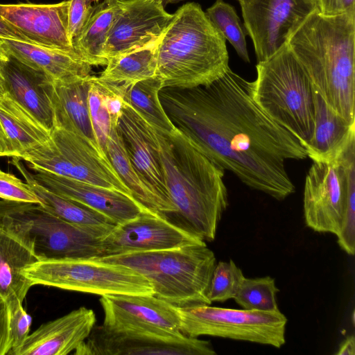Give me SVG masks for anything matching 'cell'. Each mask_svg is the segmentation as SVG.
Listing matches in <instances>:
<instances>
[{
  "label": "cell",
  "instance_id": "6da1fadb",
  "mask_svg": "<svg viewBox=\"0 0 355 355\" xmlns=\"http://www.w3.org/2000/svg\"><path fill=\"white\" fill-rule=\"evenodd\" d=\"M159 97L175 128L246 186L279 200L295 192L285 164L306 159L305 149L257 105L253 82L229 68L209 85L163 87Z\"/></svg>",
  "mask_w": 355,
  "mask_h": 355
},
{
  "label": "cell",
  "instance_id": "7a4b0ae2",
  "mask_svg": "<svg viewBox=\"0 0 355 355\" xmlns=\"http://www.w3.org/2000/svg\"><path fill=\"white\" fill-rule=\"evenodd\" d=\"M156 132L165 182L175 208L168 220L205 242L214 241L228 206L225 170L177 129L169 135Z\"/></svg>",
  "mask_w": 355,
  "mask_h": 355
},
{
  "label": "cell",
  "instance_id": "3957f363",
  "mask_svg": "<svg viewBox=\"0 0 355 355\" xmlns=\"http://www.w3.org/2000/svg\"><path fill=\"white\" fill-rule=\"evenodd\" d=\"M286 44L315 91L349 124H355V13L313 10Z\"/></svg>",
  "mask_w": 355,
  "mask_h": 355
},
{
  "label": "cell",
  "instance_id": "277c9868",
  "mask_svg": "<svg viewBox=\"0 0 355 355\" xmlns=\"http://www.w3.org/2000/svg\"><path fill=\"white\" fill-rule=\"evenodd\" d=\"M156 58L157 76L164 87L207 85L230 68L226 40L194 2L173 14L158 41Z\"/></svg>",
  "mask_w": 355,
  "mask_h": 355
},
{
  "label": "cell",
  "instance_id": "5b68a950",
  "mask_svg": "<svg viewBox=\"0 0 355 355\" xmlns=\"http://www.w3.org/2000/svg\"><path fill=\"white\" fill-rule=\"evenodd\" d=\"M97 259L137 272L155 296L178 307L211 304L207 294L216 259L206 243Z\"/></svg>",
  "mask_w": 355,
  "mask_h": 355
},
{
  "label": "cell",
  "instance_id": "8992f818",
  "mask_svg": "<svg viewBox=\"0 0 355 355\" xmlns=\"http://www.w3.org/2000/svg\"><path fill=\"white\" fill-rule=\"evenodd\" d=\"M114 227L79 226L40 204L0 200V230L29 248L39 261L100 257L102 240Z\"/></svg>",
  "mask_w": 355,
  "mask_h": 355
},
{
  "label": "cell",
  "instance_id": "52a82bcc",
  "mask_svg": "<svg viewBox=\"0 0 355 355\" xmlns=\"http://www.w3.org/2000/svg\"><path fill=\"white\" fill-rule=\"evenodd\" d=\"M256 69L254 101L304 147L313 135L315 116V89L304 69L287 44Z\"/></svg>",
  "mask_w": 355,
  "mask_h": 355
},
{
  "label": "cell",
  "instance_id": "ba28073f",
  "mask_svg": "<svg viewBox=\"0 0 355 355\" xmlns=\"http://www.w3.org/2000/svg\"><path fill=\"white\" fill-rule=\"evenodd\" d=\"M23 274L33 285L101 296L154 294L151 284L142 275L97 258L38 261L25 268Z\"/></svg>",
  "mask_w": 355,
  "mask_h": 355
},
{
  "label": "cell",
  "instance_id": "9c48e42d",
  "mask_svg": "<svg viewBox=\"0 0 355 355\" xmlns=\"http://www.w3.org/2000/svg\"><path fill=\"white\" fill-rule=\"evenodd\" d=\"M19 159L36 172L53 173L132 197L107 158L87 140L62 128L54 127L47 142Z\"/></svg>",
  "mask_w": 355,
  "mask_h": 355
},
{
  "label": "cell",
  "instance_id": "30bf717a",
  "mask_svg": "<svg viewBox=\"0 0 355 355\" xmlns=\"http://www.w3.org/2000/svg\"><path fill=\"white\" fill-rule=\"evenodd\" d=\"M180 333L210 336L268 345H284L287 318L281 311H259L198 304L178 307Z\"/></svg>",
  "mask_w": 355,
  "mask_h": 355
},
{
  "label": "cell",
  "instance_id": "8fae6325",
  "mask_svg": "<svg viewBox=\"0 0 355 355\" xmlns=\"http://www.w3.org/2000/svg\"><path fill=\"white\" fill-rule=\"evenodd\" d=\"M355 181V137L331 162H313L306 178L303 209L306 226L337 235L349 188Z\"/></svg>",
  "mask_w": 355,
  "mask_h": 355
},
{
  "label": "cell",
  "instance_id": "7c38bea8",
  "mask_svg": "<svg viewBox=\"0 0 355 355\" xmlns=\"http://www.w3.org/2000/svg\"><path fill=\"white\" fill-rule=\"evenodd\" d=\"M76 355H215L209 340L182 334L163 335L137 329L94 326Z\"/></svg>",
  "mask_w": 355,
  "mask_h": 355
},
{
  "label": "cell",
  "instance_id": "4fadbf2b",
  "mask_svg": "<svg viewBox=\"0 0 355 355\" xmlns=\"http://www.w3.org/2000/svg\"><path fill=\"white\" fill-rule=\"evenodd\" d=\"M241 8L245 28L260 62L286 44L292 32L317 6L311 0H248Z\"/></svg>",
  "mask_w": 355,
  "mask_h": 355
},
{
  "label": "cell",
  "instance_id": "5bb4252c",
  "mask_svg": "<svg viewBox=\"0 0 355 355\" xmlns=\"http://www.w3.org/2000/svg\"><path fill=\"white\" fill-rule=\"evenodd\" d=\"M205 243L164 217L145 210L132 219L115 225L102 240L101 257Z\"/></svg>",
  "mask_w": 355,
  "mask_h": 355
},
{
  "label": "cell",
  "instance_id": "9a60e30c",
  "mask_svg": "<svg viewBox=\"0 0 355 355\" xmlns=\"http://www.w3.org/2000/svg\"><path fill=\"white\" fill-rule=\"evenodd\" d=\"M172 17L162 1L120 0V10L103 49L105 58L107 60L157 42Z\"/></svg>",
  "mask_w": 355,
  "mask_h": 355
},
{
  "label": "cell",
  "instance_id": "2e32d148",
  "mask_svg": "<svg viewBox=\"0 0 355 355\" xmlns=\"http://www.w3.org/2000/svg\"><path fill=\"white\" fill-rule=\"evenodd\" d=\"M99 301L105 327L163 335L181 334L178 307L154 295H103Z\"/></svg>",
  "mask_w": 355,
  "mask_h": 355
},
{
  "label": "cell",
  "instance_id": "e0dca14e",
  "mask_svg": "<svg viewBox=\"0 0 355 355\" xmlns=\"http://www.w3.org/2000/svg\"><path fill=\"white\" fill-rule=\"evenodd\" d=\"M116 128L132 165L165 207L168 220L175 208L165 182L155 129L125 101Z\"/></svg>",
  "mask_w": 355,
  "mask_h": 355
},
{
  "label": "cell",
  "instance_id": "ac0fdd59",
  "mask_svg": "<svg viewBox=\"0 0 355 355\" xmlns=\"http://www.w3.org/2000/svg\"><path fill=\"white\" fill-rule=\"evenodd\" d=\"M68 0L53 4H0V17L32 44L77 53L68 35Z\"/></svg>",
  "mask_w": 355,
  "mask_h": 355
},
{
  "label": "cell",
  "instance_id": "d6986e66",
  "mask_svg": "<svg viewBox=\"0 0 355 355\" xmlns=\"http://www.w3.org/2000/svg\"><path fill=\"white\" fill-rule=\"evenodd\" d=\"M33 176L50 191L101 213L116 225L147 210L132 197L117 190L44 171H37Z\"/></svg>",
  "mask_w": 355,
  "mask_h": 355
},
{
  "label": "cell",
  "instance_id": "ffe728a7",
  "mask_svg": "<svg viewBox=\"0 0 355 355\" xmlns=\"http://www.w3.org/2000/svg\"><path fill=\"white\" fill-rule=\"evenodd\" d=\"M96 320L92 309L81 306L42 324L7 355H67L88 338Z\"/></svg>",
  "mask_w": 355,
  "mask_h": 355
},
{
  "label": "cell",
  "instance_id": "44dd1931",
  "mask_svg": "<svg viewBox=\"0 0 355 355\" xmlns=\"http://www.w3.org/2000/svg\"><path fill=\"white\" fill-rule=\"evenodd\" d=\"M6 92L51 131L54 115L51 100L53 80L10 55L4 67Z\"/></svg>",
  "mask_w": 355,
  "mask_h": 355
},
{
  "label": "cell",
  "instance_id": "7402d4cb",
  "mask_svg": "<svg viewBox=\"0 0 355 355\" xmlns=\"http://www.w3.org/2000/svg\"><path fill=\"white\" fill-rule=\"evenodd\" d=\"M51 132L8 92L0 98V157L20 158L47 142Z\"/></svg>",
  "mask_w": 355,
  "mask_h": 355
},
{
  "label": "cell",
  "instance_id": "603a6c76",
  "mask_svg": "<svg viewBox=\"0 0 355 355\" xmlns=\"http://www.w3.org/2000/svg\"><path fill=\"white\" fill-rule=\"evenodd\" d=\"M92 76L53 80L51 100L53 128L60 127L80 135L101 153L89 114L88 93Z\"/></svg>",
  "mask_w": 355,
  "mask_h": 355
},
{
  "label": "cell",
  "instance_id": "cb8c5ba5",
  "mask_svg": "<svg viewBox=\"0 0 355 355\" xmlns=\"http://www.w3.org/2000/svg\"><path fill=\"white\" fill-rule=\"evenodd\" d=\"M3 40L10 55L28 67L43 72L53 80L91 75L92 66L77 53L19 40Z\"/></svg>",
  "mask_w": 355,
  "mask_h": 355
},
{
  "label": "cell",
  "instance_id": "d4e9b609",
  "mask_svg": "<svg viewBox=\"0 0 355 355\" xmlns=\"http://www.w3.org/2000/svg\"><path fill=\"white\" fill-rule=\"evenodd\" d=\"M315 101L313 133L304 148L313 162H331L355 136V124L336 114L315 91Z\"/></svg>",
  "mask_w": 355,
  "mask_h": 355
},
{
  "label": "cell",
  "instance_id": "484cf974",
  "mask_svg": "<svg viewBox=\"0 0 355 355\" xmlns=\"http://www.w3.org/2000/svg\"><path fill=\"white\" fill-rule=\"evenodd\" d=\"M38 261L29 248L0 230V295L7 304L17 299L23 303L34 286L23 270Z\"/></svg>",
  "mask_w": 355,
  "mask_h": 355
},
{
  "label": "cell",
  "instance_id": "4316f807",
  "mask_svg": "<svg viewBox=\"0 0 355 355\" xmlns=\"http://www.w3.org/2000/svg\"><path fill=\"white\" fill-rule=\"evenodd\" d=\"M11 163L23 175L29 188L40 200L44 208L58 218L73 225L84 227H104L116 224L101 213L78 202L66 198L40 184L17 157Z\"/></svg>",
  "mask_w": 355,
  "mask_h": 355
},
{
  "label": "cell",
  "instance_id": "83f0119b",
  "mask_svg": "<svg viewBox=\"0 0 355 355\" xmlns=\"http://www.w3.org/2000/svg\"><path fill=\"white\" fill-rule=\"evenodd\" d=\"M120 0H103L95 5L90 18L76 40L73 48L91 66H105L103 49L116 17Z\"/></svg>",
  "mask_w": 355,
  "mask_h": 355
},
{
  "label": "cell",
  "instance_id": "f1b7e54d",
  "mask_svg": "<svg viewBox=\"0 0 355 355\" xmlns=\"http://www.w3.org/2000/svg\"><path fill=\"white\" fill-rule=\"evenodd\" d=\"M107 157L133 198L146 209L166 218L165 207L132 165L116 126L112 128L107 139Z\"/></svg>",
  "mask_w": 355,
  "mask_h": 355
},
{
  "label": "cell",
  "instance_id": "f546056e",
  "mask_svg": "<svg viewBox=\"0 0 355 355\" xmlns=\"http://www.w3.org/2000/svg\"><path fill=\"white\" fill-rule=\"evenodd\" d=\"M121 87L123 100L156 130L169 135L176 130L159 100V92L164 87L159 77L130 84L121 83Z\"/></svg>",
  "mask_w": 355,
  "mask_h": 355
},
{
  "label": "cell",
  "instance_id": "4dcf8cb0",
  "mask_svg": "<svg viewBox=\"0 0 355 355\" xmlns=\"http://www.w3.org/2000/svg\"><path fill=\"white\" fill-rule=\"evenodd\" d=\"M157 43L109 58L98 78L107 83L130 84L157 76Z\"/></svg>",
  "mask_w": 355,
  "mask_h": 355
},
{
  "label": "cell",
  "instance_id": "1f68e13d",
  "mask_svg": "<svg viewBox=\"0 0 355 355\" xmlns=\"http://www.w3.org/2000/svg\"><path fill=\"white\" fill-rule=\"evenodd\" d=\"M205 13L225 39L230 42L238 55L244 62L250 63L245 34L234 7L223 0H216Z\"/></svg>",
  "mask_w": 355,
  "mask_h": 355
},
{
  "label": "cell",
  "instance_id": "d6a6232c",
  "mask_svg": "<svg viewBox=\"0 0 355 355\" xmlns=\"http://www.w3.org/2000/svg\"><path fill=\"white\" fill-rule=\"evenodd\" d=\"M279 291L272 277H244L234 300L244 309L275 311H279L276 302V294Z\"/></svg>",
  "mask_w": 355,
  "mask_h": 355
},
{
  "label": "cell",
  "instance_id": "836d02e7",
  "mask_svg": "<svg viewBox=\"0 0 355 355\" xmlns=\"http://www.w3.org/2000/svg\"><path fill=\"white\" fill-rule=\"evenodd\" d=\"M89 114L93 131L101 153L107 157V144L113 126L106 103V86L98 77L92 76L88 93ZM108 159V158H107Z\"/></svg>",
  "mask_w": 355,
  "mask_h": 355
},
{
  "label": "cell",
  "instance_id": "e575fe53",
  "mask_svg": "<svg viewBox=\"0 0 355 355\" xmlns=\"http://www.w3.org/2000/svg\"><path fill=\"white\" fill-rule=\"evenodd\" d=\"M244 278L242 270L232 261H219L214 269L207 297L214 302L234 299Z\"/></svg>",
  "mask_w": 355,
  "mask_h": 355
},
{
  "label": "cell",
  "instance_id": "d590c367",
  "mask_svg": "<svg viewBox=\"0 0 355 355\" xmlns=\"http://www.w3.org/2000/svg\"><path fill=\"white\" fill-rule=\"evenodd\" d=\"M336 236L341 249L348 254L354 255L355 251V181L349 186L340 229Z\"/></svg>",
  "mask_w": 355,
  "mask_h": 355
},
{
  "label": "cell",
  "instance_id": "8d00e7d4",
  "mask_svg": "<svg viewBox=\"0 0 355 355\" xmlns=\"http://www.w3.org/2000/svg\"><path fill=\"white\" fill-rule=\"evenodd\" d=\"M99 0H68V35L73 46Z\"/></svg>",
  "mask_w": 355,
  "mask_h": 355
},
{
  "label": "cell",
  "instance_id": "74e56055",
  "mask_svg": "<svg viewBox=\"0 0 355 355\" xmlns=\"http://www.w3.org/2000/svg\"><path fill=\"white\" fill-rule=\"evenodd\" d=\"M7 305L9 309L10 349H13L21 345L28 336L31 318L19 300H12Z\"/></svg>",
  "mask_w": 355,
  "mask_h": 355
},
{
  "label": "cell",
  "instance_id": "f35d334b",
  "mask_svg": "<svg viewBox=\"0 0 355 355\" xmlns=\"http://www.w3.org/2000/svg\"><path fill=\"white\" fill-rule=\"evenodd\" d=\"M0 198L6 200L40 204V200L26 182L0 169Z\"/></svg>",
  "mask_w": 355,
  "mask_h": 355
},
{
  "label": "cell",
  "instance_id": "ab89813d",
  "mask_svg": "<svg viewBox=\"0 0 355 355\" xmlns=\"http://www.w3.org/2000/svg\"><path fill=\"white\" fill-rule=\"evenodd\" d=\"M11 348L9 328V309L0 295V355H7Z\"/></svg>",
  "mask_w": 355,
  "mask_h": 355
},
{
  "label": "cell",
  "instance_id": "60d3db41",
  "mask_svg": "<svg viewBox=\"0 0 355 355\" xmlns=\"http://www.w3.org/2000/svg\"><path fill=\"white\" fill-rule=\"evenodd\" d=\"M317 8L324 15H336L345 12L342 0H318Z\"/></svg>",
  "mask_w": 355,
  "mask_h": 355
},
{
  "label": "cell",
  "instance_id": "b9f144b4",
  "mask_svg": "<svg viewBox=\"0 0 355 355\" xmlns=\"http://www.w3.org/2000/svg\"><path fill=\"white\" fill-rule=\"evenodd\" d=\"M0 38L31 43L20 32L0 17Z\"/></svg>",
  "mask_w": 355,
  "mask_h": 355
},
{
  "label": "cell",
  "instance_id": "7bdbcfd3",
  "mask_svg": "<svg viewBox=\"0 0 355 355\" xmlns=\"http://www.w3.org/2000/svg\"><path fill=\"white\" fill-rule=\"evenodd\" d=\"M9 57L10 53L7 49L4 40L0 38V98L6 93L4 67Z\"/></svg>",
  "mask_w": 355,
  "mask_h": 355
},
{
  "label": "cell",
  "instance_id": "ee69618b",
  "mask_svg": "<svg viewBox=\"0 0 355 355\" xmlns=\"http://www.w3.org/2000/svg\"><path fill=\"white\" fill-rule=\"evenodd\" d=\"M336 355H355V338L347 336L340 345Z\"/></svg>",
  "mask_w": 355,
  "mask_h": 355
},
{
  "label": "cell",
  "instance_id": "f6af8a7d",
  "mask_svg": "<svg viewBox=\"0 0 355 355\" xmlns=\"http://www.w3.org/2000/svg\"><path fill=\"white\" fill-rule=\"evenodd\" d=\"M345 12L355 13V0H342Z\"/></svg>",
  "mask_w": 355,
  "mask_h": 355
},
{
  "label": "cell",
  "instance_id": "bcb514c9",
  "mask_svg": "<svg viewBox=\"0 0 355 355\" xmlns=\"http://www.w3.org/2000/svg\"><path fill=\"white\" fill-rule=\"evenodd\" d=\"M182 1H184V0H163V4L164 6L168 3H175Z\"/></svg>",
  "mask_w": 355,
  "mask_h": 355
},
{
  "label": "cell",
  "instance_id": "7dc6e473",
  "mask_svg": "<svg viewBox=\"0 0 355 355\" xmlns=\"http://www.w3.org/2000/svg\"><path fill=\"white\" fill-rule=\"evenodd\" d=\"M237 1L239 2L240 6L245 4L246 2L248 1V0H237Z\"/></svg>",
  "mask_w": 355,
  "mask_h": 355
},
{
  "label": "cell",
  "instance_id": "c3c4849f",
  "mask_svg": "<svg viewBox=\"0 0 355 355\" xmlns=\"http://www.w3.org/2000/svg\"><path fill=\"white\" fill-rule=\"evenodd\" d=\"M317 6L318 0H311Z\"/></svg>",
  "mask_w": 355,
  "mask_h": 355
},
{
  "label": "cell",
  "instance_id": "681fc988",
  "mask_svg": "<svg viewBox=\"0 0 355 355\" xmlns=\"http://www.w3.org/2000/svg\"><path fill=\"white\" fill-rule=\"evenodd\" d=\"M159 1H162L163 2V0H159Z\"/></svg>",
  "mask_w": 355,
  "mask_h": 355
}]
</instances>
